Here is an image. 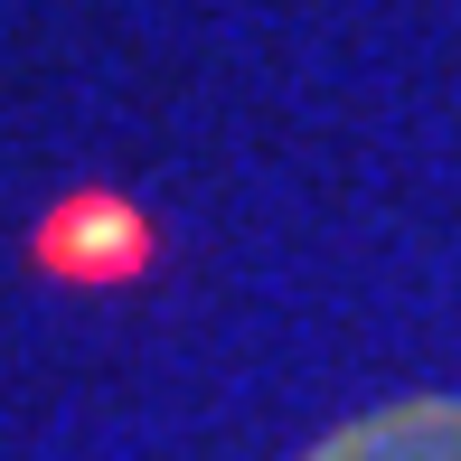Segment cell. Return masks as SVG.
<instances>
[{"label":"cell","instance_id":"obj_1","mask_svg":"<svg viewBox=\"0 0 461 461\" xmlns=\"http://www.w3.org/2000/svg\"><path fill=\"white\" fill-rule=\"evenodd\" d=\"M311 461H461V405H386L330 433Z\"/></svg>","mask_w":461,"mask_h":461}]
</instances>
